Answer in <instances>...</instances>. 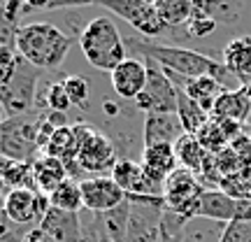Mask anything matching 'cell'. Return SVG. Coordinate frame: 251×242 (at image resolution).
<instances>
[{
  "label": "cell",
  "instance_id": "cell-45",
  "mask_svg": "<svg viewBox=\"0 0 251 242\" xmlns=\"http://www.w3.org/2000/svg\"><path fill=\"white\" fill-rule=\"evenodd\" d=\"M151 2H153V0H151Z\"/></svg>",
  "mask_w": 251,
  "mask_h": 242
},
{
  "label": "cell",
  "instance_id": "cell-19",
  "mask_svg": "<svg viewBox=\"0 0 251 242\" xmlns=\"http://www.w3.org/2000/svg\"><path fill=\"white\" fill-rule=\"evenodd\" d=\"M70 177V172L65 168V163L56 156H47L40 154L33 161V182H35V191L40 193H54L63 182Z\"/></svg>",
  "mask_w": 251,
  "mask_h": 242
},
{
  "label": "cell",
  "instance_id": "cell-17",
  "mask_svg": "<svg viewBox=\"0 0 251 242\" xmlns=\"http://www.w3.org/2000/svg\"><path fill=\"white\" fill-rule=\"evenodd\" d=\"M181 135H184V126H181L177 114H144V131H142L144 147L175 144Z\"/></svg>",
  "mask_w": 251,
  "mask_h": 242
},
{
  "label": "cell",
  "instance_id": "cell-31",
  "mask_svg": "<svg viewBox=\"0 0 251 242\" xmlns=\"http://www.w3.org/2000/svg\"><path fill=\"white\" fill-rule=\"evenodd\" d=\"M196 137H198V142L205 147V152L212 154V156L221 154L226 147H230V142H228L226 133L221 131V126L216 124L214 119H209V121H207V124L196 133Z\"/></svg>",
  "mask_w": 251,
  "mask_h": 242
},
{
  "label": "cell",
  "instance_id": "cell-21",
  "mask_svg": "<svg viewBox=\"0 0 251 242\" xmlns=\"http://www.w3.org/2000/svg\"><path fill=\"white\" fill-rule=\"evenodd\" d=\"M235 210H237V200L233 196H228L221 188H205L196 216L230 224V221H235Z\"/></svg>",
  "mask_w": 251,
  "mask_h": 242
},
{
  "label": "cell",
  "instance_id": "cell-35",
  "mask_svg": "<svg viewBox=\"0 0 251 242\" xmlns=\"http://www.w3.org/2000/svg\"><path fill=\"white\" fill-rule=\"evenodd\" d=\"M19 58L17 49H9V47H0V86L9 84V80L14 77V72L19 68Z\"/></svg>",
  "mask_w": 251,
  "mask_h": 242
},
{
  "label": "cell",
  "instance_id": "cell-41",
  "mask_svg": "<svg viewBox=\"0 0 251 242\" xmlns=\"http://www.w3.org/2000/svg\"><path fill=\"white\" fill-rule=\"evenodd\" d=\"M9 231H12V221L7 219V215H5V205H2V200H0V238L7 235Z\"/></svg>",
  "mask_w": 251,
  "mask_h": 242
},
{
  "label": "cell",
  "instance_id": "cell-2",
  "mask_svg": "<svg viewBox=\"0 0 251 242\" xmlns=\"http://www.w3.org/2000/svg\"><path fill=\"white\" fill-rule=\"evenodd\" d=\"M72 37L54 24H26L17 35V54L40 70H56L68 56Z\"/></svg>",
  "mask_w": 251,
  "mask_h": 242
},
{
  "label": "cell",
  "instance_id": "cell-38",
  "mask_svg": "<svg viewBox=\"0 0 251 242\" xmlns=\"http://www.w3.org/2000/svg\"><path fill=\"white\" fill-rule=\"evenodd\" d=\"M235 221H251V200H237V210H235Z\"/></svg>",
  "mask_w": 251,
  "mask_h": 242
},
{
  "label": "cell",
  "instance_id": "cell-10",
  "mask_svg": "<svg viewBox=\"0 0 251 242\" xmlns=\"http://www.w3.org/2000/svg\"><path fill=\"white\" fill-rule=\"evenodd\" d=\"M98 5L109 9L114 17L128 21L144 37H156L168 30L151 0H98Z\"/></svg>",
  "mask_w": 251,
  "mask_h": 242
},
{
  "label": "cell",
  "instance_id": "cell-5",
  "mask_svg": "<svg viewBox=\"0 0 251 242\" xmlns=\"http://www.w3.org/2000/svg\"><path fill=\"white\" fill-rule=\"evenodd\" d=\"M72 133L77 140V168L84 172H112L114 165L119 163L117 149L109 142L107 135H102L100 131L91 128L86 124L72 126Z\"/></svg>",
  "mask_w": 251,
  "mask_h": 242
},
{
  "label": "cell",
  "instance_id": "cell-6",
  "mask_svg": "<svg viewBox=\"0 0 251 242\" xmlns=\"http://www.w3.org/2000/svg\"><path fill=\"white\" fill-rule=\"evenodd\" d=\"M37 80H40V68L19 58L14 77L9 80V84L0 86V105L7 117H21L33 112L37 105Z\"/></svg>",
  "mask_w": 251,
  "mask_h": 242
},
{
  "label": "cell",
  "instance_id": "cell-44",
  "mask_svg": "<svg viewBox=\"0 0 251 242\" xmlns=\"http://www.w3.org/2000/svg\"><path fill=\"white\" fill-rule=\"evenodd\" d=\"M7 119V114H5V109H2V105H0V126H2V121Z\"/></svg>",
  "mask_w": 251,
  "mask_h": 242
},
{
  "label": "cell",
  "instance_id": "cell-25",
  "mask_svg": "<svg viewBox=\"0 0 251 242\" xmlns=\"http://www.w3.org/2000/svg\"><path fill=\"white\" fill-rule=\"evenodd\" d=\"M177 117H179L181 126H184V133L196 135L198 131L212 119V114H209L207 109L200 108L186 91L177 86Z\"/></svg>",
  "mask_w": 251,
  "mask_h": 242
},
{
  "label": "cell",
  "instance_id": "cell-43",
  "mask_svg": "<svg viewBox=\"0 0 251 242\" xmlns=\"http://www.w3.org/2000/svg\"><path fill=\"white\" fill-rule=\"evenodd\" d=\"M7 191H9V188H7V184L2 182V175H0V200H2V198L7 196Z\"/></svg>",
  "mask_w": 251,
  "mask_h": 242
},
{
  "label": "cell",
  "instance_id": "cell-12",
  "mask_svg": "<svg viewBox=\"0 0 251 242\" xmlns=\"http://www.w3.org/2000/svg\"><path fill=\"white\" fill-rule=\"evenodd\" d=\"M81 198L84 210L93 215H105L109 210H117L121 203H126V191L107 175H96L89 180H81Z\"/></svg>",
  "mask_w": 251,
  "mask_h": 242
},
{
  "label": "cell",
  "instance_id": "cell-37",
  "mask_svg": "<svg viewBox=\"0 0 251 242\" xmlns=\"http://www.w3.org/2000/svg\"><path fill=\"white\" fill-rule=\"evenodd\" d=\"M86 5H98V0H51L47 9H65V7H86Z\"/></svg>",
  "mask_w": 251,
  "mask_h": 242
},
{
  "label": "cell",
  "instance_id": "cell-32",
  "mask_svg": "<svg viewBox=\"0 0 251 242\" xmlns=\"http://www.w3.org/2000/svg\"><path fill=\"white\" fill-rule=\"evenodd\" d=\"M42 105H45L49 112H68V109L72 108L63 81H51V84H47L45 91H42Z\"/></svg>",
  "mask_w": 251,
  "mask_h": 242
},
{
  "label": "cell",
  "instance_id": "cell-42",
  "mask_svg": "<svg viewBox=\"0 0 251 242\" xmlns=\"http://www.w3.org/2000/svg\"><path fill=\"white\" fill-rule=\"evenodd\" d=\"M51 0H24L26 9H47Z\"/></svg>",
  "mask_w": 251,
  "mask_h": 242
},
{
  "label": "cell",
  "instance_id": "cell-33",
  "mask_svg": "<svg viewBox=\"0 0 251 242\" xmlns=\"http://www.w3.org/2000/svg\"><path fill=\"white\" fill-rule=\"evenodd\" d=\"M63 86L68 91V98H70L72 108H86V103L91 98L89 80H84L81 75H70V77L63 80Z\"/></svg>",
  "mask_w": 251,
  "mask_h": 242
},
{
  "label": "cell",
  "instance_id": "cell-13",
  "mask_svg": "<svg viewBox=\"0 0 251 242\" xmlns=\"http://www.w3.org/2000/svg\"><path fill=\"white\" fill-rule=\"evenodd\" d=\"M142 168L147 177L153 187L163 193V184L168 180V175L179 168L177 163V154H175V144H153V147H144L142 149Z\"/></svg>",
  "mask_w": 251,
  "mask_h": 242
},
{
  "label": "cell",
  "instance_id": "cell-30",
  "mask_svg": "<svg viewBox=\"0 0 251 242\" xmlns=\"http://www.w3.org/2000/svg\"><path fill=\"white\" fill-rule=\"evenodd\" d=\"M49 203H51V207L65 210V212H81L84 210V198H81L79 182L68 177L54 193H49Z\"/></svg>",
  "mask_w": 251,
  "mask_h": 242
},
{
  "label": "cell",
  "instance_id": "cell-23",
  "mask_svg": "<svg viewBox=\"0 0 251 242\" xmlns=\"http://www.w3.org/2000/svg\"><path fill=\"white\" fill-rule=\"evenodd\" d=\"M26 12L24 0H0V47L17 49V35L21 26L19 19Z\"/></svg>",
  "mask_w": 251,
  "mask_h": 242
},
{
  "label": "cell",
  "instance_id": "cell-20",
  "mask_svg": "<svg viewBox=\"0 0 251 242\" xmlns=\"http://www.w3.org/2000/svg\"><path fill=\"white\" fill-rule=\"evenodd\" d=\"M251 112V91L249 86H240V89H226L214 103L212 109V119H228V121H237L242 124Z\"/></svg>",
  "mask_w": 251,
  "mask_h": 242
},
{
  "label": "cell",
  "instance_id": "cell-9",
  "mask_svg": "<svg viewBox=\"0 0 251 242\" xmlns=\"http://www.w3.org/2000/svg\"><path fill=\"white\" fill-rule=\"evenodd\" d=\"M205 193V187L200 184L196 175L186 168H177V170L168 175V180L163 184V198H165V210L177 212V215L193 219L200 205V198Z\"/></svg>",
  "mask_w": 251,
  "mask_h": 242
},
{
  "label": "cell",
  "instance_id": "cell-40",
  "mask_svg": "<svg viewBox=\"0 0 251 242\" xmlns=\"http://www.w3.org/2000/svg\"><path fill=\"white\" fill-rule=\"evenodd\" d=\"M28 231H30V228H12L7 235H2V238H0V242H24L26 240Z\"/></svg>",
  "mask_w": 251,
  "mask_h": 242
},
{
  "label": "cell",
  "instance_id": "cell-36",
  "mask_svg": "<svg viewBox=\"0 0 251 242\" xmlns=\"http://www.w3.org/2000/svg\"><path fill=\"white\" fill-rule=\"evenodd\" d=\"M221 242H251V221H230Z\"/></svg>",
  "mask_w": 251,
  "mask_h": 242
},
{
  "label": "cell",
  "instance_id": "cell-34",
  "mask_svg": "<svg viewBox=\"0 0 251 242\" xmlns=\"http://www.w3.org/2000/svg\"><path fill=\"white\" fill-rule=\"evenodd\" d=\"M214 28H216V21L212 17H205V14H196V12H191V19H188V24H186L188 37H193V40H202V37H207Z\"/></svg>",
  "mask_w": 251,
  "mask_h": 242
},
{
  "label": "cell",
  "instance_id": "cell-1",
  "mask_svg": "<svg viewBox=\"0 0 251 242\" xmlns=\"http://www.w3.org/2000/svg\"><path fill=\"white\" fill-rule=\"evenodd\" d=\"M126 45L135 54L144 56L149 61H156L163 70L172 72V75H179V77H186V80H196V77L209 75V77L219 80L226 86V75H230L224 63L214 61V58L200 54V52H193L188 47L156 45L151 40H137V37L135 40L130 37Z\"/></svg>",
  "mask_w": 251,
  "mask_h": 242
},
{
  "label": "cell",
  "instance_id": "cell-3",
  "mask_svg": "<svg viewBox=\"0 0 251 242\" xmlns=\"http://www.w3.org/2000/svg\"><path fill=\"white\" fill-rule=\"evenodd\" d=\"M79 47L86 61L102 72H114L128 58V45L119 33L114 17L109 14L91 19L79 33Z\"/></svg>",
  "mask_w": 251,
  "mask_h": 242
},
{
  "label": "cell",
  "instance_id": "cell-28",
  "mask_svg": "<svg viewBox=\"0 0 251 242\" xmlns=\"http://www.w3.org/2000/svg\"><path fill=\"white\" fill-rule=\"evenodd\" d=\"M0 175L7 188H35L33 182V163L12 161V159H0Z\"/></svg>",
  "mask_w": 251,
  "mask_h": 242
},
{
  "label": "cell",
  "instance_id": "cell-26",
  "mask_svg": "<svg viewBox=\"0 0 251 242\" xmlns=\"http://www.w3.org/2000/svg\"><path fill=\"white\" fill-rule=\"evenodd\" d=\"M128 219H130V203L126 198V203L117 207V210H109L105 215H98V224L102 235L109 242H126L128 235Z\"/></svg>",
  "mask_w": 251,
  "mask_h": 242
},
{
  "label": "cell",
  "instance_id": "cell-7",
  "mask_svg": "<svg viewBox=\"0 0 251 242\" xmlns=\"http://www.w3.org/2000/svg\"><path fill=\"white\" fill-rule=\"evenodd\" d=\"M147 63V84L135 98V108L144 114H177V86L156 61Z\"/></svg>",
  "mask_w": 251,
  "mask_h": 242
},
{
  "label": "cell",
  "instance_id": "cell-4",
  "mask_svg": "<svg viewBox=\"0 0 251 242\" xmlns=\"http://www.w3.org/2000/svg\"><path fill=\"white\" fill-rule=\"evenodd\" d=\"M40 121L42 114L28 112L21 117H7L0 126V159L33 163L40 149Z\"/></svg>",
  "mask_w": 251,
  "mask_h": 242
},
{
  "label": "cell",
  "instance_id": "cell-29",
  "mask_svg": "<svg viewBox=\"0 0 251 242\" xmlns=\"http://www.w3.org/2000/svg\"><path fill=\"white\" fill-rule=\"evenodd\" d=\"M153 7L165 24V28H179L188 24L193 2L191 0H153Z\"/></svg>",
  "mask_w": 251,
  "mask_h": 242
},
{
  "label": "cell",
  "instance_id": "cell-24",
  "mask_svg": "<svg viewBox=\"0 0 251 242\" xmlns=\"http://www.w3.org/2000/svg\"><path fill=\"white\" fill-rule=\"evenodd\" d=\"M175 154H177V163H179V168H186L191 170L193 175L205 168L207 159H209V154L205 152V147L198 142V137L193 133H184L175 142Z\"/></svg>",
  "mask_w": 251,
  "mask_h": 242
},
{
  "label": "cell",
  "instance_id": "cell-27",
  "mask_svg": "<svg viewBox=\"0 0 251 242\" xmlns=\"http://www.w3.org/2000/svg\"><path fill=\"white\" fill-rule=\"evenodd\" d=\"M226 226L228 224L193 216V219H188L186 228H184V242H221Z\"/></svg>",
  "mask_w": 251,
  "mask_h": 242
},
{
  "label": "cell",
  "instance_id": "cell-8",
  "mask_svg": "<svg viewBox=\"0 0 251 242\" xmlns=\"http://www.w3.org/2000/svg\"><path fill=\"white\" fill-rule=\"evenodd\" d=\"M130 203L126 242H161V219L165 212L163 196H126Z\"/></svg>",
  "mask_w": 251,
  "mask_h": 242
},
{
  "label": "cell",
  "instance_id": "cell-22",
  "mask_svg": "<svg viewBox=\"0 0 251 242\" xmlns=\"http://www.w3.org/2000/svg\"><path fill=\"white\" fill-rule=\"evenodd\" d=\"M224 65L242 86H251V35L235 37L224 52Z\"/></svg>",
  "mask_w": 251,
  "mask_h": 242
},
{
  "label": "cell",
  "instance_id": "cell-16",
  "mask_svg": "<svg viewBox=\"0 0 251 242\" xmlns=\"http://www.w3.org/2000/svg\"><path fill=\"white\" fill-rule=\"evenodd\" d=\"M112 75V89L119 98L135 100L147 84V63L140 58H126Z\"/></svg>",
  "mask_w": 251,
  "mask_h": 242
},
{
  "label": "cell",
  "instance_id": "cell-18",
  "mask_svg": "<svg viewBox=\"0 0 251 242\" xmlns=\"http://www.w3.org/2000/svg\"><path fill=\"white\" fill-rule=\"evenodd\" d=\"M165 75L175 81V86H179V89L186 91L188 96L196 100L202 109H207L209 114H212V109H214L216 98L226 91L224 84H221L219 80H214V77H209V75H205V77H196V80H186V77L172 75V72H168V70H165Z\"/></svg>",
  "mask_w": 251,
  "mask_h": 242
},
{
  "label": "cell",
  "instance_id": "cell-15",
  "mask_svg": "<svg viewBox=\"0 0 251 242\" xmlns=\"http://www.w3.org/2000/svg\"><path fill=\"white\" fill-rule=\"evenodd\" d=\"M37 226L56 242H84L81 212H65L58 207H49V212L42 216Z\"/></svg>",
  "mask_w": 251,
  "mask_h": 242
},
{
  "label": "cell",
  "instance_id": "cell-39",
  "mask_svg": "<svg viewBox=\"0 0 251 242\" xmlns=\"http://www.w3.org/2000/svg\"><path fill=\"white\" fill-rule=\"evenodd\" d=\"M24 242H56V240L51 238V235H47L40 226H35V228H30V231L26 233V240Z\"/></svg>",
  "mask_w": 251,
  "mask_h": 242
},
{
  "label": "cell",
  "instance_id": "cell-14",
  "mask_svg": "<svg viewBox=\"0 0 251 242\" xmlns=\"http://www.w3.org/2000/svg\"><path fill=\"white\" fill-rule=\"evenodd\" d=\"M109 177L124 188L126 196H163L161 191L149 182V177H147V172H144L140 161L119 159V163L114 165V170H112Z\"/></svg>",
  "mask_w": 251,
  "mask_h": 242
},
{
  "label": "cell",
  "instance_id": "cell-11",
  "mask_svg": "<svg viewBox=\"0 0 251 242\" xmlns=\"http://www.w3.org/2000/svg\"><path fill=\"white\" fill-rule=\"evenodd\" d=\"M5 215L17 228H28L30 224H40L42 216L49 212V196L40 193L35 188H12L2 198Z\"/></svg>",
  "mask_w": 251,
  "mask_h": 242
}]
</instances>
